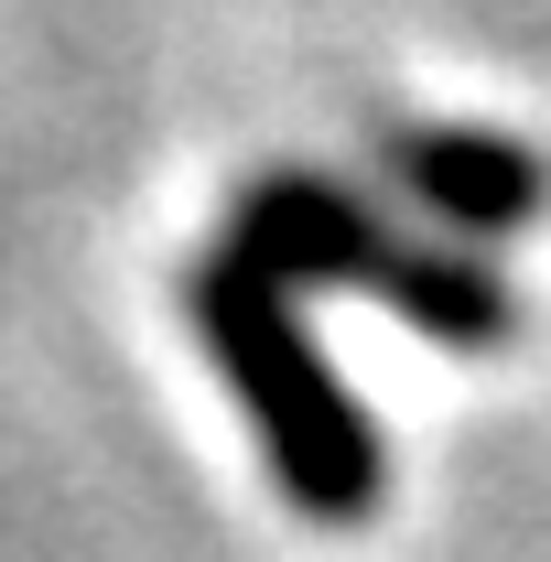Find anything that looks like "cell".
Returning a JSON list of instances; mask_svg holds the SVG:
<instances>
[{
	"mask_svg": "<svg viewBox=\"0 0 551 562\" xmlns=\"http://www.w3.org/2000/svg\"><path fill=\"white\" fill-rule=\"evenodd\" d=\"M379 173L465 249L519 238V227L551 216V151L519 131H486V120H390L379 131Z\"/></svg>",
	"mask_w": 551,
	"mask_h": 562,
	"instance_id": "3",
	"label": "cell"
},
{
	"mask_svg": "<svg viewBox=\"0 0 551 562\" xmlns=\"http://www.w3.org/2000/svg\"><path fill=\"white\" fill-rule=\"evenodd\" d=\"M227 249L260 260L281 292H368V303H390L412 336H432V347H454V357H497V347H519V325H530L519 292L486 271L465 238L401 227L379 195H357L336 173H303V162L238 184Z\"/></svg>",
	"mask_w": 551,
	"mask_h": 562,
	"instance_id": "2",
	"label": "cell"
},
{
	"mask_svg": "<svg viewBox=\"0 0 551 562\" xmlns=\"http://www.w3.org/2000/svg\"><path fill=\"white\" fill-rule=\"evenodd\" d=\"M184 325H195L206 368L227 379V401L249 412L281 497L314 530H368L390 497V443H379L368 401L346 390V368L325 357V336L303 325V292H281L260 260H238L216 238L184 271Z\"/></svg>",
	"mask_w": 551,
	"mask_h": 562,
	"instance_id": "1",
	"label": "cell"
}]
</instances>
